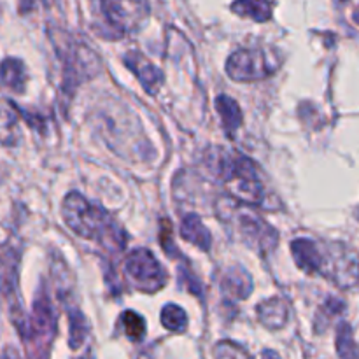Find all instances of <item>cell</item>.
<instances>
[{
    "mask_svg": "<svg viewBox=\"0 0 359 359\" xmlns=\"http://www.w3.org/2000/svg\"><path fill=\"white\" fill-rule=\"evenodd\" d=\"M65 224L79 237L95 241L112 252H123L126 235L111 214L97 203H91L79 193L72 191L65 196L62 207Z\"/></svg>",
    "mask_w": 359,
    "mask_h": 359,
    "instance_id": "1",
    "label": "cell"
},
{
    "mask_svg": "<svg viewBox=\"0 0 359 359\" xmlns=\"http://www.w3.org/2000/svg\"><path fill=\"white\" fill-rule=\"evenodd\" d=\"M207 165L235 200L244 205H259L263 202L262 179L249 158L219 149L209 158Z\"/></svg>",
    "mask_w": 359,
    "mask_h": 359,
    "instance_id": "2",
    "label": "cell"
},
{
    "mask_svg": "<svg viewBox=\"0 0 359 359\" xmlns=\"http://www.w3.org/2000/svg\"><path fill=\"white\" fill-rule=\"evenodd\" d=\"M280 63L276 49H241L228 58L226 74L233 81H258L276 74Z\"/></svg>",
    "mask_w": 359,
    "mask_h": 359,
    "instance_id": "3",
    "label": "cell"
},
{
    "mask_svg": "<svg viewBox=\"0 0 359 359\" xmlns=\"http://www.w3.org/2000/svg\"><path fill=\"white\" fill-rule=\"evenodd\" d=\"M231 223L235 224V233L248 248L255 249L259 255L266 256L277 248L279 233L273 230L263 217L252 210L244 209V203L231 209Z\"/></svg>",
    "mask_w": 359,
    "mask_h": 359,
    "instance_id": "4",
    "label": "cell"
},
{
    "mask_svg": "<svg viewBox=\"0 0 359 359\" xmlns=\"http://www.w3.org/2000/svg\"><path fill=\"white\" fill-rule=\"evenodd\" d=\"M125 276L135 290L156 293L167 284V272L149 249H133L125 259Z\"/></svg>",
    "mask_w": 359,
    "mask_h": 359,
    "instance_id": "5",
    "label": "cell"
},
{
    "mask_svg": "<svg viewBox=\"0 0 359 359\" xmlns=\"http://www.w3.org/2000/svg\"><path fill=\"white\" fill-rule=\"evenodd\" d=\"M18 273H20V252L13 245H6L0 252V294L6 298L14 326L20 330V335L23 337L27 330V319L20 304Z\"/></svg>",
    "mask_w": 359,
    "mask_h": 359,
    "instance_id": "6",
    "label": "cell"
},
{
    "mask_svg": "<svg viewBox=\"0 0 359 359\" xmlns=\"http://www.w3.org/2000/svg\"><path fill=\"white\" fill-rule=\"evenodd\" d=\"M102 11L119 34H133L146 23L151 7L147 0H102Z\"/></svg>",
    "mask_w": 359,
    "mask_h": 359,
    "instance_id": "7",
    "label": "cell"
},
{
    "mask_svg": "<svg viewBox=\"0 0 359 359\" xmlns=\"http://www.w3.org/2000/svg\"><path fill=\"white\" fill-rule=\"evenodd\" d=\"M56 333V316L53 311V304L48 298V294L41 293L35 298L34 312L32 318L27 321V330L25 335L21 337L30 344V347L42 349L41 353L46 354V349L53 342Z\"/></svg>",
    "mask_w": 359,
    "mask_h": 359,
    "instance_id": "8",
    "label": "cell"
},
{
    "mask_svg": "<svg viewBox=\"0 0 359 359\" xmlns=\"http://www.w3.org/2000/svg\"><path fill=\"white\" fill-rule=\"evenodd\" d=\"M63 46H58V56L62 58L65 74H63V91L67 95H72L77 84L83 81V77L93 74V65H98L97 56L91 55L90 49H83L77 44H70L69 41L63 39Z\"/></svg>",
    "mask_w": 359,
    "mask_h": 359,
    "instance_id": "9",
    "label": "cell"
},
{
    "mask_svg": "<svg viewBox=\"0 0 359 359\" xmlns=\"http://www.w3.org/2000/svg\"><path fill=\"white\" fill-rule=\"evenodd\" d=\"M291 252H293L297 265L305 273L326 276L330 262V248H321L318 242L311 241V238H297L291 244Z\"/></svg>",
    "mask_w": 359,
    "mask_h": 359,
    "instance_id": "10",
    "label": "cell"
},
{
    "mask_svg": "<svg viewBox=\"0 0 359 359\" xmlns=\"http://www.w3.org/2000/svg\"><path fill=\"white\" fill-rule=\"evenodd\" d=\"M123 60H125V65L135 74L139 83L142 84L147 93L156 95L160 91L161 84H163V72L156 65H153L142 53L132 49V51L123 56Z\"/></svg>",
    "mask_w": 359,
    "mask_h": 359,
    "instance_id": "11",
    "label": "cell"
},
{
    "mask_svg": "<svg viewBox=\"0 0 359 359\" xmlns=\"http://www.w3.org/2000/svg\"><path fill=\"white\" fill-rule=\"evenodd\" d=\"M258 318L263 326L270 330H280L286 326L290 318V309L283 298H270L258 305Z\"/></svg>",
    "mask_w": 359,
    "mask_h": 359,
    "instance_id": "12",
    "label": "cell"
},
{
    "mask_svg": "<svg viewBox=\"0 0 359 359\" xmlns=\"http://www.w3.org/2000/svg\"><path fill=\"white\" fill-rule=\"evenodd\" d=\"M181 237L186 242H191L193 245H196L202 251H209L210 245H212V237H210L209 230H207L205 224L202 223L200 216H196V214H188L182 219Z\"/></svg>",
    "mask_w": 359,
    "mask_h": 359,
    "instance_id": "13",
    "label": "cell"
},
{
    "mask_svg": "<svg viewBox=\"0 0 359 359\" xmlns=\"http://www.w3.org/2000/svg\"><path fill=\"white\" fill-rule=\"evenodd\" d=\"M0 84L14 93H23L27 86V70L21 60L6 58L0 63Z\"/></svg>",
    "mask_w": 359,
    "mask_h": 359,
    "instance_id": "14",
    "label": "cell"
},
{
    "mask_svg": "<svg viewBox=\"0 0 359 359\" xmlns=\"http://www.w3.org/2000/svg\"><path fill=\"white\" fill-rule=\"evenodd\" d=\"M221 286L226 293H230L233 298L238 300H244L251 294L252 291V280L249 277L248 272L241 269V266H233V269L228 270L226 273L221 279Z\"/></svg>",
    "mask_w": 359,
    "mask_h": 359,
    "instance_id": "15",
    "label": "cell"
},
{
    "mask_svg": "<svg viewBox=\"0 0 359 359\" xmlns=\"http://www.w3.org/2000/svg\"><path fill=\"white\" fill-rule=\"evenodd\" d=\"M231 11L242 18L263 23L272 18V2L270 0H235Z\"/></svg>",
    "mask_w": 359,
    "mask_h": 359,
    "instance_id": "16",
    "label": "cell"
},
{
    "mask_svg": "<svg viewBox=\"0 0 359 359\" xmlns=\"http://www.w3.org/2000/svg\"><path fill=\"white\" fill-rule=\"evenodd\" d=\"M216 107L217 112L221 116V123H223V128L228 133L237 132L238 126L242 125V111L238 107L237 102L233 98L226 97V95H219L216 98Z\"/></svg>",
    "mask_w": 359,
    "mask_h": 359,
    "instance_id": "17",
    "label": "cell"
},
{
    "mask_svg": "<svg viewBox=\"0 0 359 359\" xmlns=\"http://www.w3.org/2000/svg\"><path fill=\"white\" fill-rule=\"evenodd\" d=\"M88 323L84 319L83 312L79 309H72L69 311V346L70 349L77 351L79 347H83L84 340L88 337Z\"/></svg>",
    "mask_w": 359,
    "mask_h": 359,
    "instance_id": "18",
    "label": "cell"
},
{
    "mask_svg": "<svg viewBox=\"0 0 359 359\" xmlns=\"http://www.w3.org/2000/svg\"><path fill=\"white\" fill-rule=\"evenodd\" d=\"M161 325L165 326L170 332H184L186 326H188V316L177 305H165L163 311H161Z\"/></svg>",
    "mask_w": 359,
    "mask_h": 359,
    "instance_id": "19",
    "label": "cell"
},
{
    "mask_svg": "<svg viewBox=\"0 0 359 359\" xmlns=\"http://www.w3.org/2000/svg\"><path fill=\"white\" fill-rule=\"evenodd\" d=\"M16 135V114L13 104L0 105V142L14 144Z\"/></svg>",
    "mask_w": 359,
    "mask_h": 359,
    "instance_id": "20",
    "label": "cell"
},
{
    "mask_svg": "<svg viewBox=\"0 0 359 359\" xmlns=\"http://www.w3.org/2000/svg\"><path fill=\"white\" fill-rule=\"evenodd\" d=\"M121 323H123V330H125V335L128 337L130 340H133V342H140V340L144 339V335H146V323H144V319L140 318L137 312L133 311L123 312Z\"/></svg>",
    "mask_w": 359,
    "mask_h": 359,
    "instance_id": "21",
    "label": "cell"
},
{
    "mask_svg": "<svg viewBox=\"0 0 359 359\" xmlns=\"http://www.w3.org/2000/svg\"><path fill=\"white\" fill-rule=\"evenodd\" d=\"M337 353L342 358H358L356 342H354L353 328L349 323H342L339 326V335H337Z\"/></svg>",
    "mask_w": 359,
    "mask_h": 359,
    "instance_id": "22",
    "label": "cell"
},
{
    "mask_svg": "<svg viewBox=\"0 0 359 359\" xmlns=\"http://www.w3.org/2000/svg\"><path fill=\"white\" fill-rule=\"evenodd\" d=\"M224 346L228 347V349H224L221 344H217L216 351H214V354L219 358H237V356H249V353L245 349H242V347H238L237 344H231V342H223Z\"/></svg>",
    "mask_w": 359,
    "mask_h": 359,
    "instance_id": "23",
    "label": "cell"
},
{
    "mask_svg": "<svg viewBox=\"0 0 359 359\" xmlns=\"http://www.w3.org/2000/svg\"><path fill=\"white\" fill-rule=\"evenodd\" d=\"M163 226H161V235H160V242L161 245H163V249L167 251L168 256H177V252L174 251V244H172L170 237H172V228H170V223H168L167 219L163 221Z\"/></svg>",
    "mask_w": 359,
    "mask_h": 359,
    "instance_id": "24",
    "label": "cell"
}]
</instances>
